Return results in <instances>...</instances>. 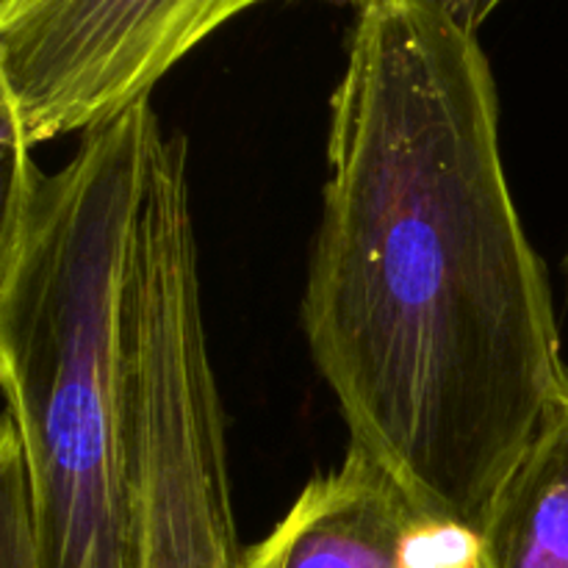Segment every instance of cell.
<instances>
[{"label": "cell", "instance_id": "1", "mask_svg": "<svg viewBox=\"0 0 568 568\" xmlns=\"http://www.w3.org/2000/svg\"><path fill=\"white\" fill-rule=\"evenodd\" d=\"M303 327L349 447L430 519L477 530L568 397L491 64L444 0L355 3Z\"/></svg>", "mask_w": 568, "mask_h": 568}, {"label": "cell", "instance_id": "5", "mask_svg": "<svg viewBox=\"0 0 568 568\" xmlns=\"http://www.w3.org/2000/svg\"><path fill=\"white\" fill-rule=\"evenodd\" d=\"M414 505L361 449L314 477L275 530L244 549L242 568H399Z\"/></svg>", "mask_w": 568, "mask_h": 568}, {"label": "cell", "instance_id": "6", "mask_svg": "<svg viewBox=\"0 0 568 568\" xmlns=\"http://www.w3.org/2000/svg\"><path fill=\"white\" fill-rule=\"evenodd\" d=\"M477 536L480 568H568V397L494 494Z\"/></svg>", "mask_w": 568, "mask_h": 568}, {"label": "cell", "instance_id": "8", "mask_svg": "<svg viewBox=\"0 0 568 568\" xmlns=\"http://www.w3.org/2000/svg\"><path fill=\"white\" fill-rule=\"evenodd\" d=\"M399 568H480L475 527L416 516L399 541Z\"/></svg>", "mask_w": 568, "mask_h": 568}, {"label": "cell", "instance_id": "4", "mask_svg": "<svg viewBox=\"0 0 568 568\" xmlns=\"http://www.w3.org/2000/svg\"><path fill=\"white\" fill-rule=\"evenodd\" d=\"M258 3L264 0H0L6 139L33 150L128 114L200 42Z\"/></svg>", "mask_w": 568, "mask_h": 568}, {"label": "cell", "instance_id": "7", "mask_svg": "<svg viewBox=\"0 0 568 568\" xmlns=\"http://www.w3.org/2000/svg\"><path fill=\"white\" fill-rule=\"evenodd\" d=\"M0 568H39L26 466L11 422L0 419Z\"/></svg>", "mask_w": 568, "mask_h": 568}, {"label": "cell", "instance_id": "2", "mask_svg": "<svg viewBox=\"0 0 568 568\" xmlns=\"http://www.w3.org/2000/svg\"><path fill=\"white\" fill-rule=\"evenodd\" d=\"M161 142L150 100L83 133L55 170L6 139L0 386L39 568H139L128 303Z\"/></svg>", "mask_w": 568, "mask_h": 568}, {"label": "cell", "instance_id": "9", "mask_svg": "<svg viewBox=\"0 0 568 568\" xmlns=\"http://www.w3.org/2000/svg\"><path fill=\"white\" fill-rule=\"evenodd\" d=\"M503 3L505 0H444V6H447L453 14H458L466 26L475 28V31L477 26H480L483 20H488Z\"/></svg>", "mask_w": 568, "mask_h": 568}, {"label": "cell", "instance_id": "10", "mask_svg": "<svg viewBox=\"0 0 568 568\" xmlns=\"http://www.w3.org/2000/svg\"><path fill=\"white\" fill-rule=\"evenodd\" d=\"M566 270H568V258H566Z\"/></svg>", "mask_w": 568, "mask_h": 568}, {"label": "cell", "instance_id": "3", "mask_svg": "<svg viewBox=\"0 0 568 568\" xmlns=\"http://www.w3.org/2000/svg\"><path fill=\"white\" fill-rule=\"evenodd\" d=\"M128 394L139 568H242L197 239L183 227L144 233L133 255Z\"/></svg>", "mask_w": 568, "mask_h": 568}]
</instances>
